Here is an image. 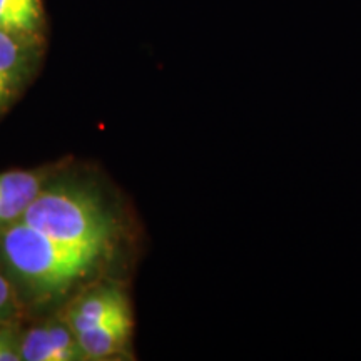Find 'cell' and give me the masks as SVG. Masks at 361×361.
Returning <instances> with one entry per match:
<instances>
[{"mask_svg": "<svg viewBox=\"0 0 361 361\" xmlns=\"http://www.w3.org/2000/svg\"><path fill=\"white\" fill-rule=\"evenodd\" d=\"M20 221L57 241L102 252L111 246L117 228L101 197L75 184L42 189Z\"/></svg>", "mask_w": 361, "mask_h": 361, "instance_id": "cell-1", "label": "cell"}, {"mask_svg": "<svg viewBox=\"0 0 361 361\" xmlns=\"http://www.w3.org/2000/svg\"><path fill=\"white\" fill-rule=\"evenodd\" d=\"M7 263L29 286L42 293L64 291L84 276L102 251L57 241L24 221L8 226L4 236Z\"/></svg>", "mask_w": 361, "mask_h": 361, "instance_id": "cell-2", "label": "cell"}, {"mask_svg": "<svg viewBox=\"0 0 361 361\" xmlns=\"http://www.w3.org/2000/svg\"><path fill=\"white\" fill-rule=\"evenodd\" d=\"M19 351L24 361L87 360L74 329L61 323H47L30 329L20 340Z\"/></svg>", "mask_w": 361, "mask_h": 361, "instance_id": "cell-3", "label": "cell"}, {"mask_svg": "<svg viewBox=\"0 0 361 361\" xmlns=\"http://www.w3.org/2000/svg\"><path fill=\"white\" fill-rule=\"evenodd\" d=\"M129 300L126 293L117 286L99 288L96 291H90L89 295L72 306L69 313V326L74 333H82L99 324L111 322L119 316L130 314Z\"/></svg>", "mask_w": 361, "mask_h": 361, "instance_id": "cell-4", "label": "cell"}, {"mask_svg": "<svg viewBox=\"0 0 361 361\" xmlns=\"http://www.w3.org/2000/svg\"><path fill=\"white\" fill-rule=\"evenodd\" d=\"M44 179L37 171L0 173V226H12L24 218L27 207L42 191Z\"/></svg>", "mask_w": 361, "mask_h": 361, "instance_id": "cell-5", "label": "cell"}, {"mask_svg": "<svg viewBox=\"0 0 361 361\" xmlns=\"http://www.w3.org/2000/svg\"><path fill=\"white\" fill-rule=\"evenodd\" d=\"M133 313L119 316L111 322L99 324L82 333H78L80 348L84 350L87 360L109 358L119 355L128 348L133 335Z\"/></svg>", "mask_w": 361, "mask_h": 361, "instance_id": "cell-6", "label": "cell"}, {"mask_svg": "<svg viewBox=\"0 0 361 361\" xmlns=\"http://www.w3.org/2000/svg\"><path fill=\"white\" fill-rule=\"evenodd\" d=\"M35 35L12 34L0 30V107L11 97L29 61L30 40Z\"/></svg>", "mask_w": 361, "mask_h": 361, "instance_id": "cell-7", "label": "cell"}, {"mask_svg": "<svg viewBox=\"0 0 361 361\" xmlns=\"http://www.w3.org/2000/svg\"><path fill=\"white\" fill-rule=\"evenodd\" d=\"M44 12L40 0H0V30L37 35Z\"/></svg>", "mask_w": 361, "mask_h": 361, "instance_id": "cell-8", "label": "cell"}, {"mask_svg": "<svg viewBox=\"0 0 361 361\" xmlns=\"http://www.w3.org/2000/svg\"><path fill=\"white\" fill-rule=\"evenodd\" d=\"M19 345L11 329L0 328V361H20Z\"/></svg>", "mask_w": 361, "mask_h": 361, "instance_id": "cell-9", "label": "cell"}, {"mask_svg": "<svg viewBox=\"0 0 361 361\" xmlns=\"http://www.w3.org/2000/svg\"><path fill=\"white\" fill-rule=\"evenodd\" d=\"M12 305V296H11V286L6 281V278L0 274V316L6 313Z\"/></svg>", "mask_w": 361, "mask_h": 361, "instance_id": "cell-10", "label": "cell"}]
</instances>
